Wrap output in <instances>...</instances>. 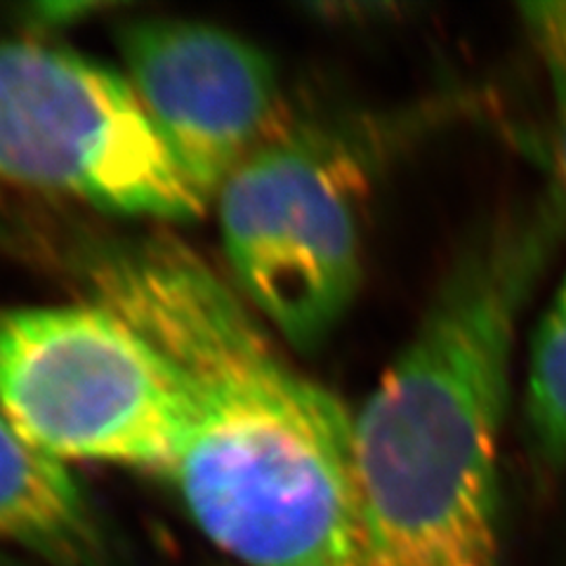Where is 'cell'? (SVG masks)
I'll use <instances>...</instances> for the list:
<instances>
[{
  "instance_id": "cell-5",
  "label": "cell",
  "mask_w": 566,
  "mask_h": 566,
  "mask_svg": "<svg viewBox=\"0 0 566 566\" xmlns=\"http://www.w3.org/2000/svg\"><path fill=\"white\" fill-rule=\"evenodd\" d=\"M0 180L161 222L208 206L126 78L31 41L0 43Z\"/></svg>"
},
{
  "instance_id": "cell-7",
  "label": "cell",
  "mask_w": 566,
  "mask_h": 566,
  "mask_svg": "<svg viewBox=\"0 0 566 566\" xmlns=\"http://www.w3.org/2000/svg\"><path fill=\"white\" fill-rule=\"evenodd\" d=\"M0 543L55 566H97L99 531L64 460L41 451L0 416Z\"/></svg>"
},
{
  "instance_id": "cell-8",
  "label": "cell",
  "mask_w": 566,
  "mask_h": 566,
  "mask_svg": "<svg viewBox=\"0 0 566 566\" xmlns=\"http://www.w3.org/2000/svg\"><path fill=\"white\" fill-rule=\"evenodd\" d=\"M524 424L543 468L566 465V272L531 338Z\"/></svg>"
},
{
  "instance_id": "cell-3",
  "label": "cell",
  "mask_w": 566,
  "mask_h": 566,
  "mask_svg": "<svg viewBox=\"0 0 566 566\" xmlns=\"http://www.w3.org/2000/svg\"><path fill=\"white\" fill-rule=\"evenodd\" d=\"M420 120L283 118L216 197L234 289L291 347H322L352 310L380 177Z\"/></svg>"
},
{
  "instance_id": "cell-4",
  "label": "cell",
  "mask_w": 566,
  "mask_h": 566,
  "mask_svg": "<svg viewBox=\"0 0 566 566\" xmlns=\"http://www.w3.org/2000/svg\"><path fill=\"white\" fill-rule=\"evenodd\" d=\"M180 370L102 305L0 312V416L64 463L168 476L187 424Z\"/></svg>"
},
{
  "instance_id": "cell-2",
  "label": "cell",
  "mask_w": 566,
  "mask_h": 566,
  "mask_svg": "<svg viewBox=\"0 0 566 566\" xmlns=\"http://www.w3.org/2000/svg\"><path fill=\"white\" fill-rule=\"evenodd\" d=\"M564 234L562 185L476 229L354 413L366 566L499 564L512 359Z\"/></svg>"
},
{
  "instance_id": "cell-1",
  "label": "cell",
  "mask_w": 566,
  "mask_h": 566,
  "mask_svg": "<svg viewBox=\"0 0 566 566\" xmlns=\"http://www.w3.org/2000/svg\"><path fill=\"white\" fill-rule=\"evenodd\" d=\"M83 279L180 370L168 480L206 538L243 566H366L354 413L283 359L237 289L172 237L99 245Z\"/></svg>"
},
{
  "instance_id": "cell-9",
  "label": "cell",
  "mask_w": 566,
  "mask_h": 566,
  "mask_svg": "<svg viewBox=\"0 0 566 566\" xmlns=\"http://www.w3.org/2000/svg\"><path fill=\"white\" fill-rule=\"evenodd\" d=\"M522 12L547 81H551L557 161L566 191V3H531L524 6Z\"/></svg>"
},
{
  "instance_id": "cell-6",
  "label": "cell",
  "mask_w": 566,
  "mask_h": 566,
  "mask_svg": "<svg viewBox=\"0 0 566 566\" xmlns=\"http://www.w3.org/2000/svg\"><path fill=\"white\" fill-rule=\"evenodd\" d=\"M130 91L208 203L283 120L272 57L243 35L191 20H137L116 33Z\"/></svg>"
}]
</instances>
